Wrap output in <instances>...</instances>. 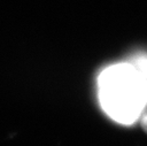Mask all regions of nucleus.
<instances>
[{"label": "nucleus", "instance_id": "nucleus-1", "mask_svg": "<svg viewBox=\"0 0 147 146\" xmlns=\"http://www.w3.org/2000/svg\"><path fill=\"white\" fill-rule=\"evenodd\" d=\"M98 84L101 107L113 120L131 124L144 112L147 80L129 61L103 69Z\"/></svg>", "mask_w": 147, "mask_h": 146}, {"label": "nucleus", "instance_id": "nucleus-2", "mask_svg": "<svg viewBox=\"0 0 147 146\" xmlns=\"http://www.w3.org/2000/svg\"><path fill=\"white\" fill-rule=\"evenodd\" d=\"M129 62L147 80V53H137L129 60Z\"/></svg>", "mask_w": 147, "mask_h": 146}, {"label": "nucleus", "instance_id": "nucleus-3", "mask_svg": "<svg viewBox=\"0 0 147 146\" xmlns=\"http://www.w3.org/2000/svg\"><path fill=\"white\" fill-rule=\"evenodd\" d=\"M141 126L144 128V130L147 132V112L142 115V117H141Z\"/></svg>", "mask_w": 147, "mask_h": 146}]
</instances>
